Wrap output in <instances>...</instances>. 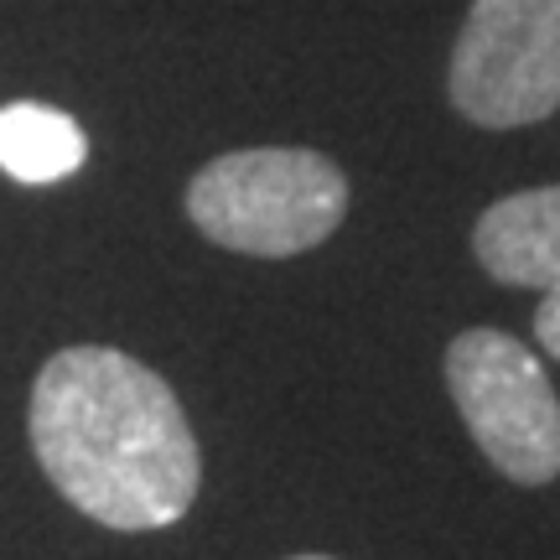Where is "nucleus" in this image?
<instances>
[{
    "label": "nucleus",
    "mask_w": 560,
    "mask_h": 560,
    "mask_svg": "<svg viewBox=\"0 0 560 560\" xmlns=\"http://www.w3.org/2000/svg\"><path fill=\"white\" fill-rule=\"evenodd\" d=\"M291 560H332V556H291Z\"/></svg>",
    "instance_id": "obj_8"
},
{
    "label": "nucleus",
    "mask_w": 560,
    "mask_h": 560,
    "mask_svg": "<svg viewBox=\"0 0 560 560\" xmlns=\"http://www.w3.org/2000/svg\"><path fill=\"white\" fill-rule=\"evenodd\" d=\"M482 270L503 285H560V187H529L499 198L472 229Z\"/></svg>",
    "instance_id": "obj_5"
},
{
    "label": "nucleus",
    "mask_w": 560,
    "mask_h": 560,
    "mask_svg": "<svg viewBox=\"0 0 560 560\" xmlns=\"http://www.w3.org/2000/svg\"><path fill=\"white\" fill-rule=\"evenodd\" d=\"M83 156H89V140H83V125L73 115L32 100L0 109V172L5 177L47 187V182L73 177Z\"/></svg>",
    "instance_id": "obj_6"
},
{
    "label": "nucleus",
    "mask_w": 560,
    "mask_h": 560,
    "mask_svg": "<svg viewBox=\"0 0 560 560\" xmlns=\"http://www.w3.org/2000/svg\"><path fill=\"white\" fill-rule=\"evenodd\" d=\"M348 213V177L322 151L265 145L208 161L187 187V219L223 249L285 260L322 244Z\"/></svg>",
    "instance_id": "obj_2"
},
{
    "label": "nucleus",
    "mask_w": 560,
    "mask_h": 560,
    "mask_svg": "<svg viewBox=\"0 0 560 560\" xmlns=\"http://www.w3.org/2000/svg\"><path fill=\"white\" fill-rule=\"evenodd\" d=\"M446 389L482 457L514 482L560 478V400L545 363L499 327H467L446 348Z\"/></svg>",
    "instance_id": "obj_3"
},
{
    "label": "nucleus",
    "mask_w": 560,
    "mask_h": 560,
    "mask_svg": "<svg viewBox=\"0 0 560 560\" xmlns=\"http://www.w3.org/2000/svg\"><path fill=\"white\" fill-rule=\"evenodd\" d=\"M446 94L482 130L550 120L560 109V0H472Z\"/></svg>",
    "instance_id": "obj_4"
},
{
    "label": "nucleus",
    "mask_w": 560,
    "mask_h": 560,
    "mask_svg": "<svg viewBox=\"0 0 560 560\" xmlns=\"http://www.w3.org/2000/svg\"><path fill=\"white\" fill-rule=\"evenodd\" d=\"M26 425L52 488L109 529H166L198 499L202 457L177 395L120 348L52 353Z\"/></svg>",
    "instance_id": "obj_1"
},
{
    "label": "nucleus",
    "mask_w": 560,
    "mask_h": 560,
    "mask_svg": "<svg viewBox=\"0 0 560 560\" xmlns=\"http://www.w3.org/2000/svg\"><path fill=\"white\" fill-rule=\"evenodd\" d=\"M535 338H540L545 353H556L560 359V285H550L540 301V312H535Z\"/></svg>",
    "instance_id": "obj_7"
}]
</instances>
